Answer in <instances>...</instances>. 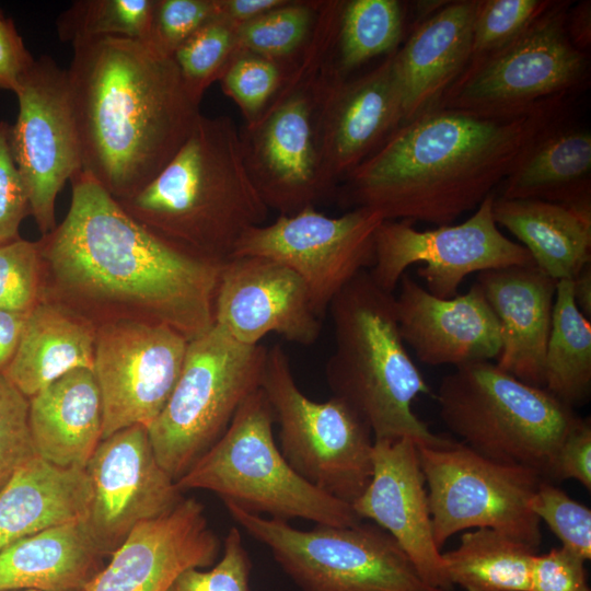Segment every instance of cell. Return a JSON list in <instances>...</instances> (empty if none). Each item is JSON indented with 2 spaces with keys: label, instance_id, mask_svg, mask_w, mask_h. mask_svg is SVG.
Returning a JSON list of instances; mask_svg holds the SVG:
<instances>
[{
  "label": "cell",
  "instance_id": "6da1fadb",
  "mask_svg": "<svg viewBox=\"0 0 591 591\" xmlns=\"http://www.w3.org/2000/svg\"><path fill=\"white\" fill-rule=\"evenodd\" d=\"M567 99L508 117L450 108L424 113L395 129L345 178L347 197L384 221L452 224L495 193L563 121Z\"/></svg>",
  "mask_w": 591,
  "mask_h": 591
},
{
  "label": "cell",
  "instance_id": "7a4b0ae2",
  "mask_svg": "<svg viewBox=\"0 0 591 591\" xmlns=\"http://www.w3.org/2000/svg\"><path fill=\"white\" fill-rule=\"evenodd\" d=\"M70 182L65 219L39 241L57 285L77 299L166 324L188 340L210 328L224 260L154 234L88 173L79 171Z\"/></svg>",
  "mask_w": 591,
  "mask_h": 591
},
{
  "label": "cell",
  "instance_id": "3957f363",
  "mask_svg": "<svg viewBox=\"0 0 591 591\" xmlns=\"http://www.w3.org/2000/svg\"><path fill=\"white\" fill-rule=\"evenodd\" d=\"M66 69L81 171L115 199L150 183L201 115L172 56L130 38L72 47Z\"/></svg>",
  "mask_w": 591,
  "mask_h": 591
},
{
  "label": "cell",
  "instance_id": "277c9868",
  "mask_svg": "<svg viewBox=\"0 0 591 591\" xmlns=\"http://www.w3.org/2000/svg\"><path fill=\"white\" fill-rule=\"evenodd\" d=\"M118 202L165 241L217 260L229 258L243 233L264 224L269 212L233 119L202 114L163 170Z\"/></svg>",
  "mask_w": 591,
  "mask_h": 591
},
{
  "label": "cell",
  "instance_id": "5b68a950",
  "mask_svg": "<svg viewBox=\"0 0 591 591\" xmlns=\"http://www.w3.org/2000/svg\"><path fill=\"white\" fill-rule=\"evenodd\" d=\"M328 310L335 335L326 363L332 396L367 422L373 440L408 438L425 447L449 442L413 410L414 399L429 394L430 386L401 337L395 296L363 270L335 296Z\"/></svg>",
  "mask_w": 591,
  "mask_h": 591
},
{
  "label": "cell",
  "instance_id": "8992f818",
  "mask_svg": "<svg viewBox=\"0 0 591 591\" xmlns=\"http://www.w3.org/2000/svg\"><path fill=\"white\" fill-rule=\"evenodd\" d=\"M344 0L322 1L305 46L290 60L280 88L241 141L251 177L266 206L292 215L333 189L321 153V123L329 85Z\"/></svg>",
  "mask_w": 591,
  "mask_h": 591
},
{
  "label": "cell",
  "instance_id": "52a82bcc",
  "mask_svg": "<svg viewBox=\"0 0 591 591\" xmlns=\"http://www.w3.org/2000/svg\"><path fill=\"white\" fill-rule=\"evenodd\" d=\"M271 406L259 387L239 407L228 429L176 480L181 491L215 493L224 505L273 519H304L315 524L350 526L361 519L346 503L308 483L277 445Z\"/></svg>",
  "mask_w": 591,
  "mask_h": 591
},
{
  "label": "cell",
  "instance_id": "ba28073f",
  "mask_svg": "<svg viewBox=\"0 0 591 591\" xmlns=\"http://www.w3.org/2000/svg\"><path fill=\"white\" fill-rule=\"evenodd\" d=\"M439 414L466 447L547 479L555 454L579 417L547 390L490 361L455 368L438 389Z\"/></svg>",
  "mask_w": 591,
  "mask_h": 591
},
{
  "label": "cell",
  "instance_id": "9c48e42d",
  "mask_svg": "<svg viewBox=\"0 0 591 591\" xmlns=\"http://www.w3.org/2000/svg\"><path fill=\"white\" fill-rule=\"evenodd\" d=\"M266 357L267 348L241 344L217 324L188 341L176 385L147 428L159 463L175 482L260 387Z\"/></svg>",
  "mask_w": 591,
  "mask_h": 591
},
{
  "label": "cell",
  "instance_id": "30bf717a",
  "mask_svg": "<svg viewBox=\"0 0 591 591\" xmlns=\"http://www.w3.org/2000/svg\"><path fill=\"white\" fill-rule=\"evenodd\" d=\"M225 507L302 591H442L427 584L395 540L374 523L299 530Z\"/></svg>",
  "mask_w": 591,
  "mask_h": 591
},
{
  "label": "cell",
  "instance_id": "8fae6325",
  "mask_svg": "<svg viewBox=\"0 0 591 591\" xmlns=\"http://www.w3.org/2000/svg\"><path fill=\"white\" fill-rule=\"evenodd\" d=\"M260 387L288 464L311 485L352 505L373 471L374 440L367 422L338 397L316 402L304 395L279 345L267 349Z\"/></svg>",
  "mask_w": 591,
  "mask_h": 591
},
{
  "label": "cell",
  "instance_id": "7c38bea8",
  "mask_svg": "<svg viewBox=\"0 0 591 591\" xmlns=\"http://www.w3.org/2000/svg\"><path fill=\"white\" fill-rule=\"evenodd\" d=\"M571 3L553 1L505 47L470 61L437 108L508 117L569 97L586 82L589 70L587 53L566 31Z\"/></svg>",
  "mask_w": 591,
  "mask_h": 591
},
{
  "label": "cell",
  "instance_id": "4fadbf2b",
  "mask_svg": "<svg viewBox=\"0 0 591 591\" xmlns=\"http://www.w3.org/2000/svg\"><path fill=\"white\" fill-rule=\"evenodd\" d=\"M417 450L439 549L471 528L491 529L537 549L541 521L530 501L544 479L541 474L489 460L453 440Z\"/></svg>",
  "mask_w": 591,
  "mask_h": 591
},
{
  "label": "cell",
  "instance_id": "5bb4252c",
  "mask_svg": "<svg viewBox=\"0 0 591 591\" xmlns=\"http://www.w3.org/2000/svg\"><path fill=\"white\" fill-rule=\"evenodd\" d=\"M496 194L487 196L460 224L419 231L409 221H382L375 232L374 260L368 270L373 281L393 293L406 269L417 263L426 289L441 299L457 296L473 273L534 265L521 244L505 236L494 218Z\"/></svg>",
  "mask_w": 591,
  "mask_h": 591
},
{
  "label": "cell",
  "instance_id": "9a60e30c",
  "mask_svg": "<svg viewBox=\"0 0 591 591\" xmlns=\"http://www.w3.org/2000/svg\"><path fill=\"white\" fill-rule=\"evenodd\" d=\"M382 221L367 208L334 218L310 206L250 228L230 257L262 256L287 266L302 279L322 317L335 296L373 265L375 232Z\"/></svg>",
  "mask_w": 591,
  "mask_h": 591
},
{
  "label": "cell",
  "instance_id": "2e32d148",
  "mask_svg": "<svg viewBox=\"0 0 591 591\" xmlns=\"http://www.w3.org/2000/svg\"><path fill=\"white\" fill-rule=\"evenodd\" d=\"M188 339L157 322L119 317L96 331L93 372L103 406L102 439L149 427L181 375Z\"/></svg>",
  "mask_w": 591,
  "mask_h": 591
},
{
  "label": "cell",
  "instance_id": "e0dca14e",
  "mask_svg": "<svg viewBox=\"0 0 591 591\" xmlns=\"http://www.w3.org/2000/svg\"><path fill=\"white\" fill-rule=\"evenodd\" d=\"M15 95L19 113L10 126L11 151L31 215L45 235L56 228L59 192L81 171L66 69L49 56L35 58Z\"/></svg>",
  "mask_w": 591,
  "mask_h": 591
},
{
  "label": "cell",
  "instance_id": "ac0fdd59",
  "mask_svg": "<svg viewBox=\"0 0 591 591\" xmlns=\"http://www.w3.org/2000/svg\"><path fill=\"white\" fill-rule=\"evenodd\" d=\"M85 472L91 488L85 523L105 557L138 524L171 511L184 499L159 463L144 426H131L102 439Z\"/></svg>",
  "mask_w": 591,
  "mask_h": 591
},
{
  "label": "cell",
  "instance_id": "d6986e66",
  "mask_svg": "<svg viewBox=\"0 0 591 591\" xmlns=\"http://www.w3.org/2000/svg\"><path fill=\"white\" fill-rule=\"evenodd\" d=\"M215 324L236 341L253 346L269 333L312 345L321 332L306 286L287 266L262 256L224 260L215 298Z\"/></svg>",
  "mask_w": 591,
  "mask_h": 591
},
{
  "label": "cell",
  "instance_id": "ffe728a7",
  "mask_svg": "<svg viewBox=\"0 0 591 591\" xmlns=\"http://www.w3.org/2000/svg\"><path fill=\"white\" fill-rule=\"evenodd\" d=\"M351 507L395 540L427 584L455 591L433 540L425 477L412 439L374 440L371 479Z\"/></svg>",
  "mask_w": 591,
  "mask_h": 591
},
{
  "label": "cell",
  "instance_id": "44dd1931",
  "mask_svg": "<svg viewBox=\"0 0 591 591\" xmlns=\"http://www.w3.org/2000/svg\"><path fill=\"white\" fill-rule=\"evenodd\" d=\"M220 551L204 506L184 498L171 511L138 524L84 591H169L185 570L211 566Z\"/></svg>",
  "mask_w": 591,
  "mask_h": 591
},
{
  "label": "cell",
  "instance_id": "7402d4cb",
  "mask_svg": "<svg viewBox=\"0 0 591 591\" xmlns=\"http://www.w3.org/2000/svg\"><path fill=\"white\" fill-rule=\"evenodd\" d=\"M398 285L395 311L399 334L418 360L457 368L499 356V323L477 283L450 299L431 294L407 273Z\"/></svg>",
  "mask_w": 591,
  "mask_h": 591
},
{
  "label": "cell",
  "instance_id": "603a6c76",
  "mask_svg": "<svg viewBox=\"0 0 591 591\" xmlns=\"http://www.w3.org/2000/svg\"><path fill=\"white\" fill-rule=\"evenodd\" d=\"M394 53L358 78L337 73L329 85L322 113L321 153L332 189L403 124Z\"/></svg>",
  "mask_w": 591,
  "mask_h": 591
},
{
  "label": "cell",
  "instance_id": "cb8c5ba5",
  "mask_svg": "<svg viewBox=\"0 0 591 591\" xmlns=\"http://www.w3.org/2000/svg\"><path fill=\"white\" fill-rule=\"evenodd\" d=\"M501 333L496 366L518 380L544 389L545 356L557 281L532 266L478 274Z\"/></svg>",
  "mask_w": 591,
  "mask_h": 591
},
{
  "label": "cell",
  "instance_id": "d4e9b609",
  "mask_svg": "<svg viewBox=\"0 0 591 591\" xmlns=\"http://www.w3.org/2000/svg\"><path fill=\"white\" fill-rule=\"evenodd\" d=\"M476 5L477 0L448 1L417 23L395 50L403 124L436 109L464 72L472 55Z\"/></svg>",
  "mask_w": 591,
  "mask_h": 591
},
{
  "label": "cell",
  "instance_id": "484cf974",
  "mask_svg": "<svg viewBox=\"0 0 591 591\" xmlns=\"http://www.w3.org/2000/svg\"><path fill=\"white\" fill-rule=\"evenodd\" d=\"M28 425L39 457L59 467L85 468L103 432L93 370H72L30 397Z\"/></svg>",
  "mask_w": 591,
  "mask_h": 591
},
{
  "label": "cell",
  "instance_id": "4316f807",
  "mask_svg": "<svg viewBox=\"0 0 591 591\" xmlns=\"http://www.w3.org/2000/svg\"><path fill=\"white\" fill-rule=\"evenodd\" d=\"M90 498L85 468L59 467L34 456L0 489V551L47 529L85 520Z\"/></svg>",
  "mask_w": 591,
  "mask_h": 591
},
{
  "label": "cell",
  "instance_id": "83f0119b",
  "mask_svg": "<svg viewBox=\"0 0 591 591\" xmlns=\"http://www.w3.org/2000/svg\"><path fill=\"white\" fill-rule=\"evenodd\" d=\"M104 557L85 520L50 528L0 551V591H84Z\"/></svg>",
  "mask_w": 591,
  "mask_h": 591
},
{
  "label": "cell",
  "instance_id": "f1b7e54d",
  "mask_svg": "<svg viewBox=\"0 0 591 591\" xmlns=\"http://www.w3.org/2000/svg\"><path fill=\"white\" fill-rule=\"evenodd\" d=\"M494 218L552 279L572 280L591 263V201L566 205L496 197Z\"/></svg>",
  "mask_w": 591,
  "mask_h": 591
},
{
  "label": "cell",
  "instance_id": "f546056e",
  "mask_svg": "<svg viewBox=\"0 0 591 591\" xmlns=\"http://www.w3.org/2000/svg\"><path fill=\"white\" fill-rule=\"evenodd\" d=\"M96 331L67 308L39 301L27 314L16 351L2 374L27 398L66 373L93 370Z\"/></svg>",
  "mask_w": 591,
  "mask_h": 591
},
{
  "label": "cell",
  "instance_id": "4dcf8cb0",
  "mask_svg": "<svg viewBox=\"0 0 591 591\" xmlns=\"http://www.w3.org/2000/svg\"><path fill=\"white\" fill-rule=\"evenodd\" d=\"M500 198L576 205L591 201V134L558 123L503 182Z\"/></svg>",
  "mask_w": 591,
  "mask_h": 591
},
{
  "label": "cell",
  "instance_id": "1f68e13d",
  "mask_svg": "<svg viewBox=\"0 0 591 591\" xmlns=\"http://www.w3.org/2000/svg\"><path fill=\"white\" fill-rule=\"evenodd\" d=\"M535 554L521 541L482 528L462 534L442 560L453 587L465 591H530Z\"/></svg>",
  "mask_w": 591,
  "mask_h": 591
},
{
  "label": "cell",
  "instance_id": "d6a6232c",
  "mask_svg": "<svg viewBox=\"0 0 591 591\" xmlns=\"http://www.w3.org/2000/svg\"><path fill=\"white\" fill-rule=\"evenodd\" d=\"M544 389L569 405L584 402L591 389V324L578 309L572 280H559L548 336Z\"/></svg>",
  "mask_w": 591,
  "mask_h": 591
},
{
  "label": "cell",
  "instance_id": "836d02e7",
  "mask_svg": "<svg viewBox=\"0 0 591 591\" xmlns=\"http://www.w3.org/2000/svg\"><path fill=\"white\" fill-rule=\"evenodd\" d=\"M405 4L397 0H344L335 66L345 78L367 61L397 50L405 25Z\"/></svg>",
  "mask_w": 591,
  "mask_h": 591
},
{
  "label": "cell",
  "instance_id": "e575fe53",
  "mask_svg": "<svg viewBox=\"0 0 591 591\" xmlns=\"http://www.w3.org/2000/svg\"><path fill=\"white\" fill-rule=\"evenodd\" d=\"M154 0H77L56 21L60 40L72 47L121 37L147 42Z\"/></svg>",
  "mask_w": 591,
  "mask_h": 591
},
{
  "label": "cell",
  "instance_id": "d590c367",
  "mask_svg": "<svg viewBox=\"0 0 591 591\" xmlns=\"http://www.w3.org/2000/svg\"><path fill=\"white\" fill-rule=\"evenodd\" d=\"M322 1L288 0L237 27L239 51L277 60L294 57L308 43Z\"/></svg>",
  "mask_w": 591,
  "mask_h": 591
},
{
  "label": "cell",
  "instance_id": "8d00e7d4",
  "mask_svg": "<svg viewBox=\"0 0 591 591\" xmlns=\"http://www.w3.org/2000/svg\"><path fill=\"white\" fill-rule=\"evenodd\" d=\"M237 51V27L217 15L182 44L172 58L186 90L200 104L206 90L220 80Z\"/></svg>",
  "mask_w": 591,
  "mask_h": 591
},
{
  "label": "cell",
  "instance_id": "74e56055",
  "mask_svg": "<svg viewBox=\"0 0 591 591\" xmlns=\"http://www.w3.org/2000/svg\"><path fill=\"white\" fill-rule=\"evenodd\" d=\"M291 59L277 60L244 50L234 56L219 82L240 108L245 125L265 111L285 80Z\"/></svg>",
  "mask_w": 591,
  "mask_h": 591
},
{
  "label": "cell",
  "instance_id": "f35d334b",
  "mask_svg": "<svg viewBox=\"0 0 591 591\" xmlns=\"http://www.w3.org/2000/svg\"><path fill=\"white\" fill-rule=\"evenodd\" d=\"M551 0H477L473 22L471 60L505 47L531 25Z\"/></svg>",
  "mask_w": 591,
  "mask_h": 591
},
{
  "label": "cell",
  "instance_id": "ab89813d",
  "mask_svg": "<svg viewBox=\"0 0 591 591\" xmlns=\"http://www.w3.org/2000/svg\"><path fill=\"white\" fill-rule=\"evenodd\" d=\"M530 508L559 538L561 546L584 560L591 558V511L564 490L543 479L534 491Z\"/></svg>",
  "mask_w": 591,
  "mask_h": 591
},
{
  "label": "cell",
  "instance_id": "60d3db41",
  "mask_svg": "<svg viewBox=\"0 0 591 591\" xmlns=\"http://www.w3.org/2000/svg\"><path fill=\"white\" fill-rule=\"evenodd\" d=\"M42 263L39 241L0 245V310L28 313L40 301Z\"/></svg>",
  "mask_w": 591,
  "mask_h": 591
},
{
  "label": "cell",
  "instance_id": "b9f144b4",
  "mask_svg": "<svg viewBox=\"0 0 591 591\" xmlns=\"http://www.w3.org/2000/svg\"><path fill=\"white\" fill-rule=\"evenodd\" d=\"M36 455L28 425V398L0 373V489Z\"/></svg>",
  "mask_w": 591,
  "mask_h": 591
},
{
  "label": "cell",
  "instance_id": "7bdbcfd3",
  "mask_svg": "<svg viewBox=\"0 0 591 591\" xmlns=\"http://www.w3.org/2000/svg\"><path fill=\"white\" fill-rule=\"evenodd\" d=\"M251 570L252 561L241 531L232 526L224 538L220 560L208 570H185L169 591H251Z\"/></svg>",
  "mask_w": 591,
  "mask_h": 591
},
{
  "label": "cell",
  "instance_id": "ee69618b",
  "mask_svg": "<svg viewBox=\"0 0 591 591\" xmlns=\"http://www.w3.org/2000/svg\"><path fill=\"white\" fill-rule=\"evenodd\" d=\"M218 15V0H154L146 43L172 56L201 26Z\"/></svg>",
  "mask_w": 591,
  "mask_h": 591
},
{
  "label": "cell",
  "instance_id": "f6af8a7d",
  "mask_svg": "<svg viewBox=\"0 0 591 591\" xmlns=\"http://www.w3.org/2000/svg\"><path fill=\"white\" fill-rule=\"evenodd\" d=\"M10 124L0 120V245L20 239L30 211L28 195L10 146Z\"/></svg>",
  "mask_w": 591,
  "mask_h": 591
},
{
  "label": "cell",
  "instance_id": "bcb514c9",
  "mask_svg": "<svg viewBox=\"0 0 591 591\" xmlns=\"http://www.w3.org/2000/svg\"><path fill=\"white\" fill-rule=\"evenodd\" d=\"M584 561L563 546L535 554L530 591H590Z\"/></svg>",
  "mask_w": 591,
  "mask_h": 591
},
{
  "label": "cell",
  "instance_id": "7dc6e473",
  "mask_svg": "<svg viewBox=\"0 0 591 591\" xmlns=\"http://www.w3.org/2000/svg\"><path fill=\"white\" fill-rule=\"evenodd\" d=\"M549 479H575L591 489V426L581 418L573 425L560 443L547 477Z\"/></svg>",
  "mask_w": 591,
  "mask_h": 591
},
{
  "label": "cell",
  "instance_id": "c3c4849f",
  "mask_svg": "<svg viewBox=\"0 0 591 591\" xmlns=\"http://www.w3.org/2000/svg\"><path fill=\"white\" fill-rule=\"evenodd\" d=\"M34 59L14 22L5 19L0 25V89L15 94Z\"/></svg>",
  "mask_w": 591,
  "mask_h": 591
},
{
  "label": "cell",
  "instance_id": "681fc988",
  "mask_svg": "<svg viewBox=\"0 0 591 591\" xmlns=\"http://www.w3.org/2000/svg\"><path fill=\"white\" fill-rule=\"evenodd\" d=\"M288 0H218V16L236 27L285 4Z\"/></svg>",
  "mask_w": 591,
  "mask_h": 591
},
{
  "label": "cell",
  "instance_id": "f907efd6",
  "mask_svg": "<svg viewBox=\"0 0 591 591\" xmlns=\"http://www.w3.org/2000/svg\"><path fill=\"white\" fill-rule=\"evenodd\" d=\"M27 314L0 310V373L16 351Z\"/></svg>",
  "mask_w": 591,
  "mask_h": 591
},
{
  "label": "cell",
  "instance_id": "816d5d0a",
  "mask_svg": "<svg viewBox=\"0 0 591 591\" xmlns=\"http://www.w3.org/2000/svg\"><path fill=\"white\" fill-rule=\"evenodd\" d=\"M566 31L571 43L587 53L591 44V2L589 0L570 5L566 18Z\"/></svg>",
  "mask_w": 591,
  "mask_h": 591
},
{
  "label": "cell",
  "instance_id": "f5cc1de1",
  "mask_svg": "<svg viewBox=\"0 0 591 591\" xmlns=\"http://www.w3.org/2000/svg\"><path fill=\"white\" fill-rule=\"evenodd\" d=\"M572 296L580 312L591 317V263L586 265L572 279Z\"/></svg>",
  "mask_w": 591,
  "mask_h": 591
},
{
  "label": "cell",
  "instance_id": "db71d44e",
  "mask_svg": "<svg viewBox=\"0 0 591 591\" xmlns=\"http://www.w3.org/2000/svg\"><path fill=\"white\" fill-rule=\"evenodd\" d=\"M7 18H4L2 11L0 10V25L5 21Z\"/></svg>",
  "mask_w": 591,
  "mask_h": 591
},
{
  "label": "cell",
  "instance_id": "11a10c76",
  "mask_svg": "<svg viewBox=\"0 0 591 591\" xmlns=\"http://www.w3.org/2000/svg\"><path fill=\"white\" fill-rule=\"evenodd\" d=\"M10 591H36V590H10Z\"/></svg>",
  "mask_w": 591,
  "mask_h": 591
}]
</instances>
